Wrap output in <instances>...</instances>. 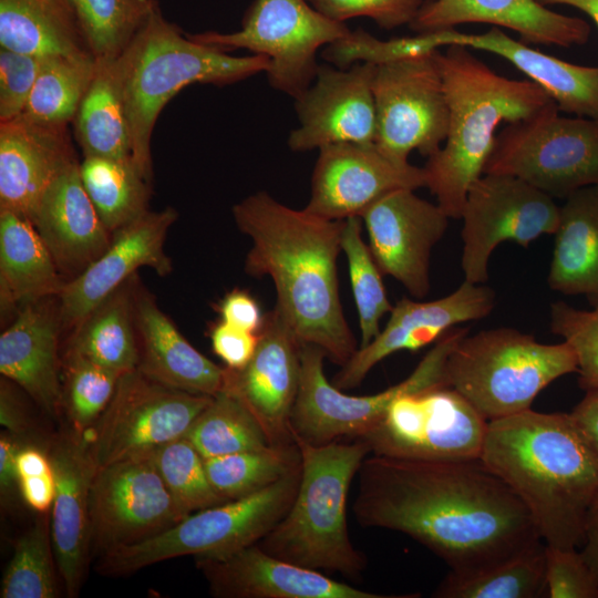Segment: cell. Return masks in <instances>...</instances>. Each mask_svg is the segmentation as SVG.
Segmentation results:
<instances>
[{
	"mask_svg": "<svg viewBox=\"0 0 598 598\" xmlns=\"http://www.w3.org/2000/svg\"><path fill=\"white\" fill-rule=\"evenodd\" d=\"M357 476L358 524L410 536L451 573L484 570L543 542L527 507L481 458L369 454Z\"/></svg>",
	"mask_w": 598,
	"mask_h": 598,
	"instance_id": "6da1fadb",
	"label": "cell"
},
{
	"mask_svg": "<svg viewBox=\"0 0 598 598\" xmlns=\"http://www.w3.org/2000/svg\"><path fill=\"white\" fill-rule=\"evenodd\" d=\"M251 241L245 271L271 278L276 310L301 344L319 348L342 367L358 350L339 295L337 259L344 220L288 207L265 190L233 206Z\"/></svg>",
	"mask_w": 598,
	"mask_h": 598,
	"instance_id": "7a4b0ae2",
	"label": "cell"
},
{
	"mask_svg": "<svg viewBox=\"0 0 598 598\" xmlns=\"http://www.w3.org/2000/svg\"><path fill=\"white\" fill-rule=\"evenodd\" d=\"M529 511L546 545L579 548L598 504V454L571 413L488 421L480 456Z\"/></svg>",
	"mask_w": 598,
	"mask_h": 598,
	"instance_id": "3957f363",
	"label": "cell"
},
{
	"mask_svg": "<svg viewBox=\"0 0 598 598\" xmlns=\"http://www.w3.org/2000/svg\"><path fill=\"white\" fill-rule=\"evenodd\" d=\"M445 48L435 56L448 104L447 135L423 169L436 204L460 219L470 187L484 174L499 125L532 116L553 100L530 80L496 73L466 47Z\"/></svg>",
	"mask_w": 598,
	"mask_h": 598,
	"instance_id": "277c9868",
	"label": "cell"
},
{
	"mask_svg": "<svg viewBox=\"0 0 598 598\" xmlns=\"http://www.w3.org/2000/svg\"><path fill=\"white\" fill-rule=\"evenodd\" d=\"M269 59L235 56L193 40L166 20L156 6L123 52L115 58L132 158L152 181L151 140L163 107L193 84L228 85L267 72Z\"/></svg>",
	"mask_w": 598,
	"mask_h": 598,
	"instance_id": "5b68a950",
	"label": "cell"
},
{
	"mask_svg": "<svg viewBox=\"0 0 598 598\" xmlns=\"http://www.w3.org/2000/svg\"><path fill=\"white\" fill-rule=\"evenodd\" d=\"M293 441L301 457L297 494L287 514L258 545L296 565L360 579L368 561L351 542L347 502L370 447L360 439L320 445L296 436Z\"/></svg>",
	"mask_w": 598,
	"mask_h": 598,
	"instance_id": "8992f818",
	"label": "cell"
},
{
	"mask_svg": "<svg viewBox=\"0 0 598 598\" xmlns=\"http://www.w3.org/2000/svg\"><path fill=\"white\" fill-rule=\"evenodd\" d=\"M577 371L571 347L499 327L464 336L446 361L447 385L487 421L530 409L548 384Z\"/></svg>",
	"mask_w": 598,
	"mask_h": 598,
	"instance_id": "52a82bcc",
	"label": "cell"
},
{
	"mask_svg": "<svg viewBox=\"0 0 598 598\" xmlns=\"http://www.w3.org/2000/svg\"><path fill=\"white\" fill-rule=\"evenodd\" d=\"M300 465L251 495L195 512L142 542L100 556L104 576H125L179 556L218 557L258 544L290 508L300 481Z\"/></svg>",
	"mask_w": 598,
	"mask_h": 598,
	"instance_id": "ba28073f",
	"label": "cell"
},
{
	"mask_svg": "<svg viewBox=\"0 0 598 598\" xmlns=\"http://www.w3.org/2000/svg\"><path fill=\"white\" fill-rule=\"evenodd\" d=\"M468 331L466 327L452 328L433 343L408 378L370 395H349L331 384L323 371L324 353L315 346L301 344L300 383L290 421L292 437L315 445L358 439L399 398L447 385L448 354Z\"/></svg>",
	"mask_w": 598,
	"mask_h": 598,
	"instance_id": "9c48e42d",
	"label": "cell"
},
{
	"mask_svg": "<svg viewBox=\"0 0 598 598\" xmlns=\"http://www.w3.org/2000/svg\"><path fill=\"white\" fill-rule=\"evenodd\" d=\"M484 174L516 176L564 199L598 186V118L563 116L550 101L497 133Z\"/></svg>",
	"mask_w": 598,
	"mask_h": 598,
	"instance_id": "30bf717a",
	"label": "cell"
},
{
	"mask_svg": "<svg viewBox=\"0 0 598 598\" xmlns=\"http://www.w3.org/2000/svg\"><path fill=\"white\" fill-rule=\"evenodd\" d=\"M349 32L344 23L324 17L308 0H255L238 31L188 35L225 52L246 49L267 56L270 86L295 99L315 80L318 51Z\"/></svg>",
	"mask_w": 598,
	"mask_h": 598,
	"instance_id": "8fae6325",
	"label": "cell"
},
{
	"mask_svg": "<svg viewBox=\"0 0 598 598\" xmlns=\"http://www.w3.org/2000/svg\"><path fill=\"white\" fill-rule=\"evenodd\" d=\"M212 396L164 385L138 369L122 374L111 402L86 436L96 470L147 456L185 436Z\"/></svg>",
	"mask_w": 598,
	"mask_h": 598,
	"instance_id": "7c38bea8",
	"label": "cell"
},
{
	"mask_svg": "<svg viewBox=\"0 0 598 598\" xmlns=\"http://www.w3.org/2000/svg\"><path fill=\"white\" fill-rule=\"evenodd\" d=\"M488 421L456 390L432 388L399 398L358 437L371 454L415 460L480 458Z\"/></svg>",
	"mask_w": 598,
	"mask_h": 598,
	"instance_id": "4fadbf2b",
	"label": "cell"
},
{
	"mask_svg": "<svg viewBox=\"0 0 598 598\" xmlns=\"http://www.w3.org/2000/svg\"><path fill=\"white\" fill-rule=\"evenodd\" d=\"M436 51L375 65L374 144L396 164H410L412 151L432 156L446 138L450 112Z\"/></svg>",
	"mask_w": 598,
	"mask_h": 598,
	"instance_id": "5bb4252c",
	"label": "cell"
},
{
	"mask_svg": "<svg viewBox=\"0 0 598 598\" xmlns=\"http://www.w3.org/2000/svg\"><path fill=\"white\" fill-rule=\"evenodd\" d=\"M559 208L554 197L522 178L483 174L470 187L460 218L464 280H488V261L499 244L527 247L542 235H554Z\"/></svg>",
	"mask_w": 598,
	"mask_h": 598,
	"instance_id": "9a60e30c",
	"label": "cell"
},
{
	"mask_svg": "<svg viewBox=\"0 0 598 598\" xmlns=\"http://www.w3.org/2000/svg\"><path fill=\"white\" fill-rule=\"evenodd\" d=\"M187 516L148 455L100 467L90 491L92 555L147 539Z\"/></svg>",
	"mask_w": 598,
	"mask_h": 598,
	"instance_id": "2e32d148",
	"label": "cell"
},
{
	"mask_svg": "<svg viewBox=\"0 0 598 598\" xmlns=\"http://www.w3.org/2000/svg\"><path fill=\"white\" fill-rule=\"evenodd\" d=\"M369 248L383 276L399 281L414 298L430 291V259L450 217L414 189L400 188L380 197L361 215Z\"/></svg>",
	"mask_w": 598,
	"mask_h": 598,
	"instance_id": "e0dca14e",
	"label": "cell"
},
{
	"mask_svg": "<svg viewBox=\"0 0 598 598\" xmlns=\"http://www.w3.org/2000/svg\"><path fill=\"white\" fill-rule=\"evenodd\" d=\"M375 64L347 69L319 64L313 82L297 97L299 125L288 136L293 152L330 144H374L375 104L372 90Z\"/></svg>",
	"mask_w": 598,
	"mask_h": 598,
	"instance_id": "ac0fdd59",
	"label": "cell"
},
{
	"mask_svg": "<svg viewBox=\"0 0 598 598\" xmlns=\"http://www.w3.org/2000/svg\"><path fill=\"white\" fill-rule=\"evenodd\" d=\"M495 291L491 287L466 280L452 293L436 300L400 299L385 327L369 344L358 348L336 374L333 385L341 391L357 388L386 357L435 343L452 328L487 317L495 308Z\"/></svg>",
	"mask_w": 598,
	"mask_h": 598,
	"instance_id": "d6986e66",
	"label": "cell"
},
{
	"mask_svg": "<svg viewBox=\"0 0 598 598\" xmlns=\"http://www.w3.org/2000/svg\"><path fill=\"white\" fill-rule=\"evenodd\" d=\"M420 187H425L423 167L396 164L375 144H330L319 148L305 209L326 219L344 220L361 217L389 192Z\"/></svg>",
	"mask_w": 598,
	"mask_h": 598,
	"instance_id": "ffe728a7",
	"label": "cell"
},
{
	"mask_svg": "<svg viewBox=\"0 0 598 598\" xmlns=\"http://www.w3.org/2000/svg\"><path fill=\"white\" fill-rule=\"evenodd\" d=\"M178 214L173 207L146 212L112 234L109 247L83 271L65 281L59 295L61 328L74 329L111 292L150 267L159 276L172 272L173 265L164 250L169 227Z\"/></svg>",
	"mask_w": 598,
	"mask_h": 598,
	"instance_id": "44dd1931",
	"label": "cell"
},
{
	"mask_svg": "<svg viewBox=\"0 0 598 598\" xmlns=\"http://www.w3.org/2000/svg\"><path fill=\"white\" fill-rule=\"evenodd\" d=\"M250 361L227 368L226 389L250 409L272 445L293 443L290 421L300 383V347L279 312L266 313Z\"/></svg>",
	"mask_w": 598,
	"mask_h": 598,
	"instance_id": "7402d4cb",
	"label": "cell"
},
{
	"mask_svg": "<svg viewBox=\"0 0 598 598\" xmlns=\"http://www.w3.org/2000/svg\"><path fill=\"white\" fill-rule=\"evenodd\" d=\"M217 598H415L367 591L280 559L258 544L218 557H195Z\"/></svg>",
	"mask_w": 598,
	"mask_h": 598,
	"instance_id": "603a6c76",
	"label": "cell"
},
{
	"mask_svg": "<svg viewBox=\"0 0 598 598\" xmlns=\"http://www.w3.org/2000/svg\"><path fill=\"white\" fill-rule=\"evenodd\" d=\"M49 458L55 478L50 511L54 556L69 597H76L84 584L92 556L90 491L96 471L86 437L62 436Z\"/></svg>",
	"mask_w": 598,
	"mask_h": 598,
	"instance_id": "cb8c5ba5",
	"label": "cell"
},
{
	"mask_svg": "<svg viewBox=\"0 0 598 598\" xmlns=\"http://www.w3.org/2000/svg\"><path fill=\"white\" fill-rule=\"evenodd\" d=\"M76 161L68 125L1 122L0 210L31 220L51 183Z\"/></svg>",
	"mask_w": 598,
	"mask_h": 598,
	"instance_id": "d4e9b609",
	"label": "cell"
},
{
	"mask_svg": "<svg viewBox=\"0 0 598 598\" xmlns=\"http://www.w3.org/2000/svg\"><path fill=\"white\" fill-rule=\"evenodd\" d=\"M488 23L515 31L526 44L570 48L591 32L584 19L558 13L536 0H424L409 24L416 33Z\"/></svg>",
	"mask_w": 598,
	"mask_h": 598,
	"instance_id": "484cf974",
	"label": "cell"
},
{
	"mask_svg": "<svg viewBox=\"0 0 598 598\" xmlns=\"http://www.w3.org/2000/svg\"><path fill=\"white\" fill-rule=\"evenodd\" d=\"M79 164L72 163L51 183L31 218L60 272L74 276L112 239L82 185Z\"/></svg>",
	"mask_w": 598,
	"mask_h": 598,
	"instance_id": "4316f807",
	"label": "cell"
},
{
	"mask_svg": "<svg viewBox=\"0 0 598 598\" xmlns=\"http://www.w3.org/2000/svg\"><path fill=\"white\" fill-rule=\"evenodd\" d=\"M440 48L462 45L496 54L540 86L560 112L598 118V66L574 64L515 40L498 27L484 33L436 31Z\"/></svg>",
	"mask_w": 598,
	"mask_h": 598,
	"instance_id": "83f0119b",
	"label": "cell"
},
{
	"mask_svg": "<svg viewBox=\"0 0 598 598\" xmlns=\"http://www.w3.org/2000/svg\"><path fill=\"white\" fill-rule=\"evenodd\" d=\"M59 312L44 299L22 305L0 336V372L22 388L45 412L63 403L58 369Z\"/></svg>",
	"mask_w": 598,
	"mask_h": 598,
	"instance_id": "f1b7e54d",
	"label": "cell"
},
{
	"mask_svg": "<svg viewBox=\"0 0 598 598\" xmlns=\"http://www.w3.org/2000/svg\"><path fill=\"white\" fill-rule=\"evenodd\" d=\"M135 326L138 334L137 369L164 385L195 394L215 395L224 390L227 369H223L178 331L152 296L135 292Z\"/></svg>",
	"mask_w": 598,
	"mask_h": 598,
	"instance_id": "f546056e",
	"label": "cell"
},
{
	"mask_svg": "<svg viewBox=\"0 0 598 598\" xmlns=\"http://www.w3.org/2000/svg\"><path fill=\"white\" fill-rule=\"evenodd\" d=\"M547 285L564 295L598 290V186L580 188L559 208Z\"/></svg>",
	"mask_w": 598,
	"mask_h": 598,
	"instance_id": "4dcf8cb0",
	"label": "cell"
},
{
	"mask_svg": "<svg viewBox=\"0 0 598 598\" xmlns=\"http://www.w3.org/2000/svg\"><path fill=\"white\" fill-rule=\"evenodd\" d=\"M65 281L30 219L0 210V299L6 313L17 305L61 293Z\"/></svg>",
	"mask_w": 598,
	"mask_h": 598,
	"instance_id": "1f68e13d",
	"label": "cell"
},
{
	"mask_svg": "<svg viewBox=\"0 0 598 598\" xmlns=\"http://www.w3.org/2000/svg\"><path fill=\"white\" fill-rule=\"evenodd\" d=\"M0 48L39 58L91 53L68 0H0Z\"/></svg>",
	"mask_w": 598,
	"mask_h": 598,
	"instance_id": "d6a6232c",
	"label": "cell"
},
{
	"mask_svg": "<svg viewBox=\"0 0 598 598\" xmlns=\"http://www.w3.org/2000/svg\"><path fill=\"white\" fill-rule=\"evenodd\" d=\"M134 275L74 328L68 351L121 374L137 369Z\"/></svg>",
	"mask_w": 598,
	"mask_h": 598,
	"instance_id": "836d02e7",
	"label": "cell"
},
{
	"mask_svg": "<svg viewBox=\"0 0 598 598\" xmlns=\"http://www.w3.org/2000/svg\"><path fill=\"white\" fill-rule=\"evenodd\" d=\"M96 60L95 74L72 121L75 140L83 157L133 161L115 58Z\"/></svg>",
	"mask_w": 598,
	"mask_h": 598,
	"instance_id": "e575fe53",
	"label": "cell"
},
{
	"mask_svg": "<svg viewBox=\"0 0 598 598\" xmlns=\"http://www.w3.org/2000/svg\"><path fill=\"white\" fill-rule=\"evenodd\" d=\"M79 169L82 185L111 234L148 212L151 182L133 161L84 156Z\"/></svg>",
	"mask_w": 598,
	"mask_h": 598,
	"instance_id": "d590c367",
	"label": "cell"
},
{
	"mask_svg": "<svg viewBox=\"0 0 598 598\" xmlns=\"http://www.w3.org/2000/svg\"><path fill=\"white\" fill-rule=\"evenodd\" d=\"M546 594L545 543L471 575L451 573L433 591L436 598H537Z\"/></svg>",
	"mask_w": 598,
	"mask_h": 598,
	"instance_id": "8d00e7d4",
	"label": "cell"
},
{
	"mask_svg": "<svg viewBox=\"0 0 598 598\" xmlns=\"http://www.w3.org/2000/svg\"><path fill=\"white\" fill-rule=\"evenodd\" d=\"M92 53L43 58L28 103L19 117L27 121L68 125L95 74Z\"/></svg>",
	"mask_w": 598,
	"mask_h": 598,
	"instance_id": "74e56055",
	"label": "cell"
},
{
	"mask_svg": "<svg viewBox=\"0 0 598 598\" xmlns=\"http://www.w3.org/2000/svg\"><path fill=\"white\" fill-rule=\"evenodd\" d=\"M185 436L203 458L272 445L250 409L226 388L212 396Z\"/></svg>",
	"mask_w": 598,
	"mask_h": 598,
	"instance_id": "f35d334b",
	"label": "cell"
},
{
	"mask_svg": "<svg viewBox=\"0 0 598 598\" xmlns=\"http://www.w3.org/2000/svg\"><path fill=\"white\" fill-rule=\"evenodd\" d=\"M204 463L215 492L224 499L231 501L270 486L297 468L301 457L293 442L204 458Z\"/></svg>",
	"mask_w": 598,
	"mask_h": 598,
	"instance_id": "ab89813d",
	"label": "cell"
},
{
	"mask_svg": "<svg viewBox=\"0 0 598 598\" xmlns=\"http://www.w3.org/2000/svg\"><path fill=\"white\" fill-rule=\"evenodd\" d=\"M90 52L114 59L145 23L155 0H68Z\"/></svg>",
	"mask_w": 598,
	"mask_h": 598,
	"instance_id": "60d3db41",
	"label": "cell"
},
{
	"mask_svg": "<svg viewBox=\"0 0 598 598\" xmlns=\"http://www.w3.org/2000/svg\"><path fill=\"white\" fill-rule=\"evenodd\" d=\"M59 573L51 537L50 513H41L21 535L3 573L1 598H55Z\"/></svg>",
	"mask_w": 598,
	"mask_h": 598,
	"instance_id": "b9f144b4",
	"label": "cell"
},
{
	"mask_svg": "<svg viewBox=\"0 0 598 598\" xmlns=\"http://www.w3.org/2000/svg\"><path fill=\"white\" fill-rule=\"evenodd\" d=\"M361 221L357 216L344 219L341 235V251L347 257L361 331L359 348L369 344L380 333L381 319L393 308L382 281L383 275L362 238Z\"/></svg>",
	"mask_w": 598,
	"mask_h": 598,
	"instance_id": "7bdbcfd3",
	"label": "cell"
},
{
	"mask_svg": "<svg viewBox=\"0 0 598 598\" xmlns=\"http://www.w3.org/2000/svg\"><path fill=\"white\" fill-rule=\"evenodd\" d=\"M148 456L186 515L227 502L213 488L204 458L186 436L161 445Z\"/></svg>",
	"mask_w": 598,
	"mask_h": 598,
	"instance_id": "ee69618b",
	"label": "cell"
},
{
	"mask_svg": "<svg viewBox=\"0 0 598 598\" xmlns=\"http://www.w3.org/2000/svg\"><path fill=\"white\" fill-rule=\"evenodd\" d=\"M63 402L74 432L84 437L111 402L121 373L66 351Z\"/></svg>",
	"mask_w": 598,
	"mask_h": 598,
	"instance_id": "f6af8a7d",
	"label": "cell"
},
{
	"mask_svg": "<svg viewBox=\"0 0 598 598\" xmlns=\"http://www.w3.org/2000/svg\"><path fill=\"white\" fill-rule=\"evenodd\" d=\"M440 50L434 33L380 40L363 29L351 31L322 49L321 55L329 63L347 69L357 63L381 64L417 56Z\"/></svg>",
	"mask_w": 598,
	"mask_h": 598,
	"instance_id": "bcb514c9",
	"label": "cell"
},
{
	"mask_svg": "<svg viewBox=\"0 0 598 598\" xmlns=\"http://www.w3.org/2000/svg\"><path fill=\"white\" fill-rule=\"evenodd\" d=\"M549 316L551 332L561 337L576 355L580 388L585 392L598 389V311L555 301Z\"/></svg>",
	"mask_w": 598,
	"mask_h": 598,
	"instance_id": "7dc6e473",
	"label": "cell"
},
{
	"mask_svg": "<svg viewBox=\"0 0 598 598\" xmlns=\"http://www.w3.org/2000/svg\"><path fill=\"white\" fill-rule=\"evenodd\" d=\"M545 557L549 598H598V578L579 548L545 544Z\"/></svg>",
	"mask_w": 598,
	"mask_h": 598,
	"instance_id": "c3c4849f",
	"label": "cell"
},
{
	"mask_svg": "<svg viewBox=\"0 0 598 598\" xmlns=\"http://www.w3.org/2000/svg\"><path fill=\"white\" fill-rule=\"evenodd\" d=\"M424 0H308L321 14L342 22L357 17L372 19L379 27L391 30L410 24Z\"/></svg>",
	"mask_w": 598,
	"mask_h": 598,
	"instance_id": "681fc988",
	"label": "cell"
},
{
	"mask_svg": "<svg viewBox=\"0 0 598 598\" xmlns=\"http://www.w3.org/2000/svg\"><path fill=\"white\" fill-rule=\"evenodd\" d=\"M42 62L43 58L0 48V123L22 114Z\"/></svg>",
	"mask_w": 598,
	"mask_h": 598,
	"instance_id": "f907efd6",
	"label": "cell"
},
{
	"mask_svg": "<svg viewBox=\"0 0 598 598\" xmlns=\"http://www.w3.org/2000/svg\"><path fill=\"white\" fill-rule=\"evenodd\" d=\"M258 339V333L233 327L221 320L213 327L210 332L214 352L230 370H240L250 361Z\"/></svg>",
	"mask_w": 598,
	"mask_h": 598,
	"instance_id": "816d5d0a",
	"label": "cell"
},
{
	"mask_svg": "<svg viewBox=\"0 0 598 598\" xmlns=\"http://www.w3.org/2000/svg\"><path fill=\"white\" fill-rule=\"evenodd\" d=\"M221 321L233 327L258 333L264 326L265 316L257 300L244 289L227 292L218 305Z\"/></svg>",
	"mask_w": 598,
	"mask_h": 598,
	"instance_id": "f5cc1de1",
	"label": "cell"
},
{
	"mask_svg": "<svg viewBox=\"0 0 598 598\" xmlns=\"http://www.w3.org/2000/svg\"><path fill=\"white\" fill-rule=\"evenodd\" d=\"M19 491L27 505L40 514L48 513L51 511L55 496L53 470L19 478Z\"/></svg>",
	"mask_w": 598,
	"mask_h": 598,
	"instance_id": "db71d44e",
	"label": "cell"
},
{
	"mask_svg": "<svg viewBox=\"0 0 598 598\" xmlns=\"http://www.w3.org/2000/svg\"><path fill=\"white\" fill-rule=\"evenodd\" d=\"M570 413L598 454V389L586 391Z\"/></svg>",
	"mask_w": 598,
	"mask_h": 598,
	"instance_id": "11a10c76",
	"label": "cell"
},
{
	"mask_svg": "<svg viewBox=\"0 0 598 598\" xmlns=\"http://www.w3.org/2000/svg\"><path fill=\"white\" fill-rule=\"evenodd\" d=\"M20 448L18 444L8 436L0 439V489L2 497H9L19 487V475L17 470V455Z\"/></svg>",
	"mask_w": 598,
	"mask_h": 598,
	"instance_id": "9f6ffc18",
	"label": "cell"
},
{
	"mask_svg": "<svg viewBox=\"0 0 598 598\" xmlns=\"http://www.w3.org/2000/svg\"><path fill=\"white\" fill-rule=\"evenodd\" d=\"M0 423L12 433H19L24 429V420L19 403L4 382H1L0 391Z\"/></svg>",
	"mask_w": 598,
	"mask_h": 598,
	"instance_id": "6f0895ef",
	"label": "cell"
},
{
	"mask_svg": "<svg viewBox=\"0 0 598 598\" xmlns=\"http://www.w3.org/2000/svg\"><path fill=\"white\" fill-rule=\"evenodd\" d=\"M579 549L598 578V504L590 514L585 538Z\"/></svg>",
	"mask_w": 598,
	"mask_h": 598,
	"instance_id": "680465c9",
	"label": "cell"
},
{
	"mask_svg": "<svg viewBox=\"0 0 598 598\" xmlns=\"http://www.w3.org/2000/svg\"><path fill=\"white\" fill-rule=\"evenodd\" d=\"M543 6L548 4H564L569 6L573 8H576L584 13H586L588 17L592 19V21L598 27V0H536Z\"/></svg>",
	"mask_w": 598,
	"mask_h": 598,
	"instance_id": "91938a15",
	"label": "cell"
},
{
	"mask_svg": "<svg viewBox=\"0 0 598 598\" xmlns=\"http://www.w3.org/2000/svg\"><path fill=\"white\" fill-rule=\"evenodd\" d=\"M591 308L598 311V290L587 295Z\"/></svg>",
	"mask_w": 598,
	"mask_h": 598,
	"instance_id": "94428289",
	"label": "cell"
}]
</instances>
